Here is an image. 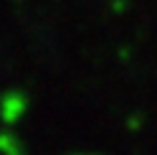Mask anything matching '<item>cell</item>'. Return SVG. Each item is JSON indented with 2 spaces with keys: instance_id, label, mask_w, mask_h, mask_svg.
Returning <instances> with one entry per match:
<instances>
[{
  "instance_id": "cell-1",
  "label": "cell",
  "mask_w": 157,
  "mask_h": 155,
  "mask_svg": "<svg viewBox=\"0 0 157 155\" xmlns=\"http://www.w3.org/2000/svg\"><path fill=\"white\" fill-rule=\"evenodd\" d=\"M28 109H31V97L21 86H10V89L0 92V125L3 127H18Z\"/></svg>"
},
{
  "instance_id": "cell-2",
  "label": "cell",
  "mask_w": 157,
  "mask_h": 155,
  "mask_svg": "<svg viewBox=\"0 0 157 155\" xmlns=\"http://www.w3.org/2000/svg\"><path fill=\"white\" fill-rule=\"evenodd\" d=\"M0 155H28L25 142L21 140V135L10 127L0 130Z\"/></svg>"
},
{
  "instance_id": "cell-3",
  "label": "cell",
  "mask_w": 157,
  "mask_h": 155,
  "mask_svg": "<svg viewBox=\"0 0 157 155\" xmlns=\"http://www.w3.org/2000/svg\"><path fill=\"white\" fill-rule=\"evenodd\" d=\"M71 155H94V153H71Z\"/></svg>"
}]
</instances>
